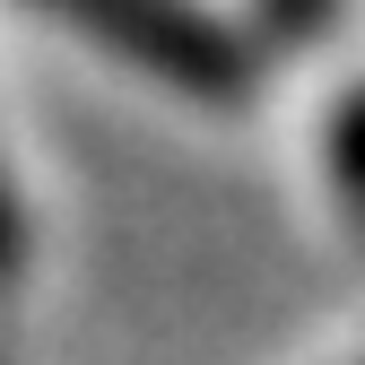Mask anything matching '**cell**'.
Listing matches in <instances>:
<instances>
[{
    "label": "cell",
    "instance_id": "277c9868",
    "mask_svg": "<svg viewBox=\"0 0 365 365\" xmlns=\"http://www.w3.org/2000/svg\"><path fill=\"white\" fill-rule=\"evenodd\" d=\"M18 252H26V226H18V192H9V174H0V279L18 269Z\"/></svg>",
    "mask_w": 365,
    "mask_h": 365
},
{
    "label": "cell",
    "instance_id": "6da1fadb",
    "mask_svg": "<svg viewBox=\"0 0 365 365\" xmlns=\"http://www.w3.org/2000/svg\"><path fill=\"white\" fill-rule=\"evenodd\" d=\"M70 26H87L96 43H113L122 61H140L148 78L182 87V96H209V105H235L252 87V53L235 43V26H217L192 0H35Z\"/></svg>",
    "mask_w": 365,
    "mask_h": 365
},
{
    "label": "cell",
    "instance_id": "3957f363",
    "mask_svg": "<svg viewBox=\"0 0 365 365\" xmlns=\"http://www.w3.org/2000/svg\"><path fill=\"white\" fill-rule=\"evenodd\" d=\"M261 18H269V35L304 43V35H322V26L339 18V0H261Z\"/></svg>",
    "mask_w": 365,
    "mask_h": 365
},
{
    "label": "cell",
    "instance_id": "7a4b0ae2",
    "mask_svg": "<svg viewBox=\"0 0 365 365\" xmlns=\"http://www.w3.org/2000/svg\"><path fill=\"white\" fill-rule=\"evenodd\" d=\"M322 157H331V182H339V192L365 209V87H356V96L331 113V130H322Z\"/></svg>",
    "mask_w": 365,
    "mask_h": 365
}]
</instances>
